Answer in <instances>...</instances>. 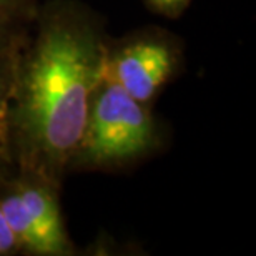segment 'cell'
Wrapping results in <instances>:
<instances>
[{"label": "cell", "mask_w": 256, "mask_h": 256, "mask_svg": "<svg viewBox=\"0 0 256 256\" xmlns=\"http://www.w3.org/2000/svg\"><path fill=\"white\" fill-rule=\"evenodd\" d=\"M104 24L75 0H54L35 14L15 48L5 112L14 172L62 186L90 102L105 78Z\"/></svg>", "instance_id": "1"}, {"label": "cell", "mask_w": 256, "mask_h": 256, "mask_svg": "<svg viewBox=\"0 0 256 256\" xmlns=\"http://www.w3.org/2000/svg\"><path fill=\"white\" fill-rule=\"evenodd\" d=\"M160 128L148 104L104 78L90 102L70 170H112L142 162L160 146Z\"/></svg>", "instance_id": "2"}, {"label": "cell", "mask_w": 256, "mask_h": 256, "mask_svg": "<svg viewBox=\"0 0 256 256\" xmlns=\"http://www.w3.org/2000/svg\"><path fill=\"white\" fill-rule=\"evenodd\" d=\"M2 183L0 212L18 252L34 256H74L76 248L66 232L60 188L42 176L12 172Z\"/></svg>", "instance_id": "3"}, {"label": "cell", "mask_w": 256, "mask_h": 256, "mask_svg": "<svg viewBox=\"0 0 256 256\" xmlns=\"http://www.w3.org/2000/svg\"><path fill=\"white\" fill-rule=\"evenodd\" d=\"M178 62V52L168 38L140 35L108 48L105 78L120 85L135 100L148 104L172 78Z\"/></svg>", "instance_id": "4"}, {"label": "cell", "mask_w": 256, "mask_h": 256, "mask_svg": "<svg viewBox=\"0 0 256 256\" xmlns=\"http://www.w3.org/2000/svg\"><path fill=\"white\" fill-rule=\"evenodd\" d=\"M17 45L0 55V182L5 180L14 172L12 160H10L8 155V145H7L5 112H7V100L10 94V84H12L14 60H15V48H17Z\"/></svg>", "instance_id": "5"}, {"label": "cell", "mask_w": 256, "mask_h": 256, "mask_svg": "<svg viewBox=\"0 0 256 256\" xmlns=\"http://www.w3.org/2000/svg\"><path fill=\"white\" fill-rule=\"evenodd\" d=\"M37 7H17L0 2V55L22 40Z\"/></svg>", "instance_id": "6"}, {"label": "cell", "mask_w": 256, "mask_h": 256, "mask_svg": "<svg viewBox=\"0 0 256 256\" xmlns=\"http://www.w3.org/2000/svg\"><path fill=\"white\" fill-rule=\"evenodd\" d=\"M145 2L150 5V8H153V12L166 15V17H176L186 8L190 0H145Z\"/></svg>", "instance_id": "7"}, {"label": "cell", "mask_w": 256, "mask_h": 256, "mask_svg": "<svg viewBox=\"0 0 256 256\" xmlns=\"http://www.w3.org/2000/svg\"><path fill=\"white\" fill-rule=\"evenodd\" d=\"M17 242H15L12 232H10L7 222H5L2 212H0V256L17 253Z\"/></svg>", "instance_id": "8"}, {"label": "cell", "mask_w": 256, "mask_h": 256, "mask_svg": "<svg viewBox=\"0 0 256 256\" xmlns=\"http://www.w3.org/2000/svg\"><path fill=\"white\" fill-rule=\"evenodd\" d=\"M0 2L10 4V5H17V7H34L32 0H0Z\"/></svg>", "instance_id": "9"}]
</instances>
